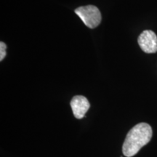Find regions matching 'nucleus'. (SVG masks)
Returning a JSON list of instances; mask_svg holds the SVG:
<instances>
[{
	"label": "nucleus",
	"instance_id": "obj_1",
	"mask_svg": "<svg viewBox=\"0 0 157 157\" xmlns=\"http://www.w3.org/2000/svg\"><path fill=\"white\" fill-rule=\"evenodd\" d=\"M152 128L147 123H139L133 127L127 133L123 143L124 156L132 157L150 142L152 137Z\"/></svg>",
	"mask_w": 157,
	"mask_h": 157
},
{
	"label": "nucleus",
	"instance_id": "obj_2",
	"mask_svg": "<svg viewBox=\"0 0 157 157\" xmlns=\"http://www.w3.org/2000/svg\"><path fill=\"white\" fill-rule=\"evenodd\" d=\"M75 13L80 17L84 25L90 29H95L101 22V13L94 5L82 6L75 10Z\"/></svg>",
	"mask_w": 157,
	"mask_h": 157
},
{
	"label": "nucleus",
	"instance_id": "obj_3",
	"mask_svg": "<svg viewBox=\"0 0 157 157\" xmlns=\"http://www.w3.org/2000/svg\"><path fill=\"white\" fill-rule=\"evenodd\" d=\"M141 50L146 53L157 52V36L153 31L146 30L141 33L137 39Z\"/></svg>",
	"mask_w": 157,
	"mask_h": 157
},
{
	"label": "nucleus",
	"instance_id": "obj_4",
	"mask_svg": "<svg viewBox=\"0 0 157 157\" xmlns=\"http://www.w3.org/2000/svg\"><path fill=\"white\" fill-rule=\"evenodd\" d=\"M71 107L73 111L74 117L76 119H80L84 117L85 113L90 109V104L85 97L77 95L72 98L71 101Z\"/></svg>",
	"mask_w": 157,
	"mask_h": 157
},
{
	"label": "nucleus",
	"instance_id": "obj_5",
	"mask_svg": "<svg viewBox=\"0 0 157 157\" xmlns=\"http://www.w3.org/2000/svg\"><path fill=\"white\" fill-rule=\"evenodd\" d=\"M6 48H7V46L5 43L3 42H0V60L1 61H2L6 56Z\"/></svg>",
	"mask_w": 157,
	"mask_h": 157
}]
</instances>
